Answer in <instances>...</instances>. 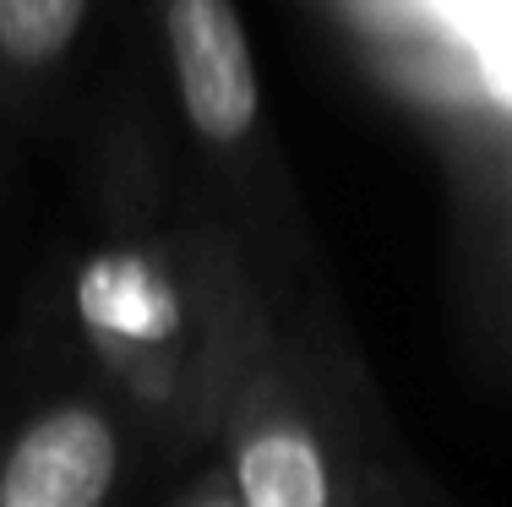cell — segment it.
Returning a JSON list of instances; mask_svg holds the SVG:
<instances>
[{"instance_id": "obj_1", "label": "cell", "mask_w": 512, "mask_h": 507, "mask_svg": "<svg viewBox=\"0 0 512 507\" xmlns=\"http://www.w3.org/2000/svg\"><path fill=\"white\" fill-rule=\"evenodd\" d=\"M180 110L207 148H240L262 115V82L235 0H164Z\"/></svg>"}, {"instance_id": "obj_3", "label": "cell", "mask_w": 512, "mask_h": 507, "mask_svg": "<svg viewBox=\"0 0 512 507\" xmlns=\"http://www.w3.org/2000/svg\"><path fill=\"white\" fill-rule=\"evenodd\" d=\"M235 507H338V469L306 409L273 382H251L229 426Z\"/></svg>"}, {"instance_id": "obj_2", "label": "cell", "mask_w": 512, "mask_h": 507, "mask_svg": "<svg viewBox=\"0 0 512 507\" xmlns=\"http://www.w3.org/2000/svg\"><path fill=\"white\" fill-rule=\"evenodd\" d=\"M120 458V426L104 404H50L11 437L0 458V507H109Z\"/></svg>"}, {"instance_id": "obj_4", "label": "cell", "mask_w": 512, "mask_h": 507, "mask_svg": "<svg viewBox=\"0 0 512 507\" xmlns=\"http://www.w3.org/2000/svg\"><path fill=\"white\" fill-rule=\"evenodd\" d=\"M88 0H0V55L11 66H50L77 44Z\"/></svg>"}]
</instances>
